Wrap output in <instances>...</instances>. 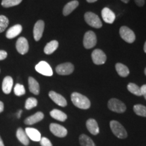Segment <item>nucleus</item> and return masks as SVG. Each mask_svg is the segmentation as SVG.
I'll use <instances>...</instances> for the list:
<instances>
[{"label":"nucleus","mask_w":146,"mask_h":146,"mask_svg":"<svg viewBox=\"0 0 146 146\" xmlns=\"http://www.w3.org/2000/svg\"><path fill=\"white\" fill-rule=\"evenodd\" d=\"M71 100L73 104L80 109L87 110L91 106V102L88 98L79 93H72L71 95Z\"/></svg>","instance_id":"nucleus-1"},{"label":"nucleus","mask_w":146,"mask_h":146,"mask_svg":"<svg viewBox=\"0 0 146 146\" xmlns=\"http://www.w3.org/2000/svg\"><path fill=\"white\" fill-rule=\"evenodd\" d=\"M111 130L115 136L120 139H125L127 137V132L125 127L116 120H112L110 123Z\"/></svg>","instance_id":"nucleus-2"},{"label":"nucleus","mask_w":146,"mask_h":146,"mask_svg":"<svg viewBox=\"0 0 146 146\" xmlns=\"http://www.w3.org/2000/svg\"><path fill=\"white\" fill-rule=\"evenodd\" d=\"M84 18H85V22L94 28L100 29L102 27V23L101 20L100 19L99 16L93 12H86L84 16Z\"/></svg>","instance_id":"nucleus-3"},{"label":"nucleus","mask_w":146,"mask_h":146,"mask_svg":"<svg viewBox=\"0 0 146 146\" xmlns=\"http://www.w3.org/2000/svg\"><path fill=\"white\" fill-rule=\"evenodd\" d=\"M108 107L112 112L117 113H123L127 110L126 105L123 102L120 101L118 99H115V98H112L109 100L108 103Z\"/></svg>","instance_id":"nucleus-4"},{"label":"nucleus","mask_w":146,"mask_h":146,"mask_svg":"<svg viewBox=\"0 0 146 146\" xmlns=\"http://www.w3.org/2000/svg\"><path fill=\"white\" fill-rule=\"evenodd\" d=\"M119 33L122 39L127 43H132L135 40V35L129 27L125 26L120 27Z\"/></svg>","instance_id":"nucleus-5"},{"label":"nucleus","mask_w":146,"mask_h":146,"mask_svg":"<svg viewBox=\"0 0 146 146\" xmlns=\"http://www.w3.org/2000/svg\"><path fill=\"white\" fill-rule=\"evenodd\" d=\"M97 37L94 32L89 31L85 34L83 38V45L86 49H91L96 46Z\"/></svg>","instance_id":"nucleus-6"},{"label":"nucleus","mask_w":146,"mask_h":146,"mask_svg":"<svg viewBox=\"0 0 146 146\" xmlns=\"http://www.w3.org/2000/svg\"><path fill=\"white\" fill-rule=\"evenodd\" d=\"M35 70L40 74L47 76L53 75V70L48 63L45 61H41L35 66Z\"/></svg>","instance_id":"nucleus-7"},{"label":"nucleus","mask_w":146,"mask_h":146,"mask_svg":"<svg viewBox=\"0 0 146 146\" xmlns=\"http://www.w3.org/2000/svg\"><path fill=\"white\" fill-rule=\"evenodd\" d=\"M74 67L72 64L70 62L63 63L57 66L56 68V71L60 75H69L72 74L74 71Z\"/></svg>","instance_id":"nucleus-8"},{"label":"nucleus","mask_w":146,"mask_h":146,"mask_svg":"<svg viewBox=\"0 0 146 146\" xmlns=\"http://www.w3.org/2000/svg\"><path fill=\"white\" fill-rule=\"evenodd\" d=\"M91 58L94 64L97 65L104 64L106 61V55L100 49H96L91 54Z\"/></svg>","instance_id":"nucleus-9"},{"label":"nucleus","mask_w":146,"mask_h":146,"mask_svg":"<svg viewBox=\"0 0 146 146\" xmlns=\"http://www.w3.org/2000/svg\"><path fill=\"white\" fill-rule=\"evenodd\" d=\"M50 129L51 132L55 136L58 137H64L67 135V133H68L67 129L65 127L56 123L50 124Z\"/></svg>","instance_id":"nucleus-10"},{"label":"nucleus","mask_w":146,"mask_h":146,"mask_svg":"<svg viewBox=\"0 0 146 146\" xmlns=\"http://www.w3.org/2000/svg\"><path fill=\"white\" fill-rule=\"evenodd\" d=\"M45 23L41 20L38 21L35 25L33 29V36L34 39L36 41H39L43 35V31H44Z\"/></svg>","instance_id":"nucleus-11"},{"label":"nucleus","mask_w":146,"mask_h":146,"mask_svg":"<svg viewBox=\"0 0 146 146\" xmlns=\"http://www.w3.org/2000/svg\"><path fill=\"white\" fill-rule=\"evenodd\" d=\"M16 47L18 52L20 53L21 54L24 55L27 54L29 51V47L28 41H27L26 38L20 37L16 41Z\"/></svg>","instance_id":"nucleus-12"},{"label":"nucleus","mask_w":146,"mask_h":146,"mask_svg":"<svg viewBox=\"0 0 146 146\" xmlns=\"http://www.w3.org/2000/svg\"><path fill=\"white\" fill-rule=\"evenodd\" d=\"M49 96L52 99L54 102L56 104L60 106L61 107H65L67 105V102L66 99L62 96L58 94V93L55 92L54 91H51L49 93Z\"/></svg>","instance_id":"nucleus-13"},{"label":"nucleus","mask_w":146,"mask_h":146,"mask_svg":"<svg viewBox=\"0 0 146 146\" xmlns=\"http://www.w3.org/2000/svg\"><path fill=\"white\" fill-rule=\"evenodd\" d=\"M102 16L103 20L106 23L112 24L115 21V14L108 8H104L102 10Z\"/></svg>","instance_id":"nucleus-14"},{"label":"nucleus","mask_w":146,"mask_h":146,"mask_svg":"<svg viewBox=\"0 0 146 146\" xmlns=\"http://www.w3.org/2000/svg\"><path fill=\"white\" fill-rule=\"evenodd\" d=\"M25 133H27L29 139L33 141H40L41 139V133L37 129L34 128L27 127L25 129Z\"/></svg>","instance_id":"nucleus-15"},{"label":"nucleus","mask_w":146,"mask_h":146,"mask_svg":"<svg viewBox=\"0 0 146 146\" xmlns=\"http://www.w3.org/2000/svg\"><path fill=\"white\" fill-rule=\"evenodd\" d=\"M86 127L89 132L94 135H97L100 133V129L98 123L94 118H90L87 120Z\"/></svg>","instance_id":"nucleus-16"},{"label":"nucleus","mask_w":146,"mask_h":146,"mask_svg":"<svg viewBox=\"0 0 146 146\" xmlns=\"http://www.w3.org/2000/svg\"><path fill=\"white\" fill-rule=\"evenodd\" d=\"M44 118V114L41 112H37L35 114L32 115V116H29L25 120V123L28 125H34L38 122L41 121Z\"/></svg>","instance_id":"nucleus-17"},{"label":"nucleus","mask_w":146,"mask_h":146,"mask_svg":"<svg viewBox=\"0 0 146 146\" xmlns=\"http://www.w3.org/2000/svg\"><path fill=\"white\" fill-rule=\"evenodd\" d=\"M23 31V27L21 25H16L12 27L6 33V37L8 39H13L18 35L21 34Z\"/></svg>","instance_id":"nucleus-18"},{"label":"nucleus","mask_w":146,"mask_h":146,"mask_svg":"<svg viewBox=\"0 0 146 146\" xmlns=\"http://www.w3.org/2000/svg\"><path fill=\"white\" fill-rule=\"evenodd\" d=\"M13 86V79L11 76H5L2 83V90L5 94H9L11 92Z\"/></svg>","instance_id":"nucleus-19"},{"label":"nucleus","mask_w":146,"mask_h":146,"mask_svg":"<svg viewBox=\"0 0 146 146\" xmlns=\"http://www.w3.org/2000/svg\"><path fill=\"white\" fill-rule=\"evenodd\" d=\"M78 5V1L76 0L70 1L65 5L63 9V14L64 16H66L70 14L71 12H73L75 9L77 8Z\"/></svg>","instance_id":"nucleus-20"},{"label":"nucleus","mask_w":146,"mask_h":146,"mask_svg":"<svg viewBox=\"0 0 146 146\" xmlns=\"http://www.w3.org/2000/svg\"><path fill=\"white\" fill-rule=\"evenodd\" d=\"M29 90L32 94L35 95L39 94L40 87L39 83L34 78L31 77V76L29 78Z\"/></svg>","instance_id":"nucleus-21"},{"label":"nucleus","mask_w":146,"mask_h":146,"mask_svg":"<svg viewBox=\"0 0 146 146\" xmlns=\"http://www.w3.org/2000/svg\"><path fill=\"white\" fill-rule=\"evenodd\" d=\"M16 137L20 142H21L23 145H28L29 144V139L27 136L25 131H24L22 128H18L16 131Z\"/></svg>","instance_id":"nucleus-22"},{"label":"nucleus","mask_w":146,"mask_h":146,"mask_svg":"<svg viewBox=\"0 0 146 146\" xmlns=\"http://www.w3.org/2000/svg\"><path fill=\"white\" fill-rule=\"evenodd\" d=\"M50 116L54 119L59 120V121L64 122L67 119V115L63 112L62 111L59 110L54 109L50 112Z\"/></svg>","instance_id":"nucleus-23"},{"label":"nucleus","mask_w":146,"mask_h":146,"mask_svg":"<svg viewBox=\"0 0 146 146\" xmlns=\"http://www.w3.org/2000/svg\"><path fill=\"white\" fill-rule=\"evenodd\" d=\"M58 45V42L56 40H53V41H50V43H48L47 44L45 45V48H44V52L45 54H46L47 55L52 54V53H54L55 51L57 50Z\"/></svg>","instance_id":"nucleus-24"},{"label":"nucleus","mask_w":146,"mask_h":146,"mask_svg":"<svg viewBox=\"0 0 146 146\" xmlns=\"http://www.w3.org/2000/svg\"><path fill=\"white\" fill-rule=\"evenodd\" d=\"M116 72L122 77H127L129 74V70L127 66L121 63H117L116 64Z\"/></svg>","instance_id":"nucleus-25"},{"label":"nucleus","mask_w":146,"mask_h":146,"mask_svg":"<svg viewBox=\"0 0 146 146\" xmlns=\"http://www.w3.org/2000/svg\"><path fill=\"white\" fill-rule=\"evenodd\" d=\"M79 142L81 146H96L94 141L89 136L85 134L80 135Z\"/></svg>","instance_id":"nucleus-26"},{"label":"nucleus","mask_w":146,"mask_h":146,"mask_svg":"<svg viewBox=\"0 0 146 146\" xmlns=\"http://www.w3.org/2000/svg\"><path fill=\"white\" fill-rule=\"evenodd\" d=\"M127 89L129 91H130L131 94L135 95L137 96H141L142 94L141 91V88L137 85L136 84L130 83L128 84Z\"/></svg>","instance_id":"nucleus-27"},{"label":"nucleus","mask_w":146,"mask_h":146,"mask_svg":"<svg viewBox=\"0 0 146 146\" xmlns=\"http://www.w3.org/2000/svg\"><path fill=\"white\" fill-rule=\"evenodd\" d=\"M133 110L137 115L143 117H146V106L141 104L135 105Z\"/></svg>","instance_id":"nucleus-28"},{"label":"nucleus","mask_w":146,"mask_h":146,"mask_svg":"<svg viewBox=\"0 0 146 146\" xmlns=\"http://www.w3.org/2000/svg\"><path fill=\"white\" fill-rule=\"evenodd\" d=\"M23 0H2L1 5L4 8H10L19 5Z\"/></svg>","instance_id":"nucleus-29"},{"label":"nucleus","mask_w":146,"mask_h":146,"mask_svg":"<svg viewBox=\"0 0 146 146\" xmlns=\"http://www.w3.org/2000/svg\"><path fill=\"white\" fill-rule=\"evenodd\" d=\"M9 25V20L6 16L0 15V33H2L5 30Z\"/></svg>","instance_id":"nucleus-30"},{"label":"nucleus","mask_w":146,"mask_h":146,"mask_svg":"<svg viewBox=\"0 0 146 146\" xmlns=\"http://www.w3.org/2000/svg\"><path fill=\"white\" fill-rule=\"evenodd\" d=\"M37 106V100L35 98H29L27 100L25 103V108L27 110H31Z\"/></svg>","instance_id":"nucleus-31"},{"label":"nucleus","mask_w":146,"mask_h":146,"mask_svg":"<svg viewBox=\"0 0 146 146\" xmlns=\"http://www.w3.org/2000/svg\"><path fill=\"white\" fill-rule=\"evenodd\" d=\"M14 94H15L16 96H23V95L25 94V87L23 86V85H21V84L17 83L15 85L14 89Z\"/></svg>","instance_id":"nucleus-32"},{"label":"nucleus","mask_w":146,"mask_h":146,"mask_svg":"<svg viewBox=\"0 0 146 146\" xmlns=\"http://www.w3.org/2000/svg\"><path fill=\"white\" fill-rule=\"evenodd\" d=\"M40 144L41 146H52V143H51L50 140L47 137H41L40 140Z\"/></svg>","instance_id":"nucleus-33"},{"label":"nucleus","mask_w":146,"mask_h":146,"mask_svg":"<svg viewBox=\"0 0 146 146\" xmlns=\"http://www.w3.org/2000/svg\"><path fill=\"white\" fill-rule=\"evenodd\" d=\"M7 52L4 50H0V60H3L7 58Z\"/></svg>","instance_id":"nucleus-34"},{"label":"nucleus","mask_w":146,"mask_h":146,"mask_svg":"<svg viewBox=\"0 0 146 146\" xmlns=\"http://www.w3.org/2000/svg\"><path fill=\"white\" fill-rule=\"evenodd\" d=\"M135 2L137 5L142 7L145 4V0H135Z\"/></svg>","instance_id":"nucleus-35"},{"label":"nucleus","mask_w":146,"mask_h":146,"mask_svg":"<svg viewBox=\"0 0 146 146\" xmlns=\"http://www.w3.org/2000/svg\"><path fill=\"white\" fill-rule=\"evenodd\" d=\"M140 88H141L142 96H143L144 98H145V99L146 100V84L145 85H142V87H140Z\"/></svg>","instance_id":"nucleus-36"},{"label":"nucleus","mask_w":146,"mask_h":146,"mask_svg":"<svg viewBox=\"0 0 146 146\" xmlns=\"http://www.w3.org/2000/svg\"><path fill=\"white\" fill-rule=\"evenodd\" d=\"M3 109H4V105H3V103L2 102L0 101V113L3 112Z\"/></svg>","instance_id":"nucleus-37"},{"label":"nucleus","mask_w":146,"mask_h":146,"mask_svg":"<svg viewBox=\"0 0 146 146\" xmlns=\"http://www.w3.org/2000/svg\"><path fill=\"white\" fill-rule=\"evenodd\" d=\"M22 112H23V110H19V112H18V114H17V117H18V118H21V114H22Z\"/></svg>","instance_id":"nucleus-38"},{"label":"nucleus","mask_w":146,"mask_h":146,"mask_svg":"<svg viewBox=\"0 0 146 146\" xmlns=\"http://www.w3.org/2000/svg\"><path fill=\"white\" fill-rule=\"evenodd\" d=\"M0 146H5L4 143H3V142L2 139H1V137H0Z\"/></svg>","instance_id":"nucleus-39"},{"label":"nucleus","mask_w":146,"mask_h":146,"mask_svg":"<svg viewBox=\"0 0 146 146\" xmlns=\"http://www.w3.org/2000/svg\"><path fill=\"white\" fill-rule=\"evenodd\" d=\"M97 1H98V0H87V1L88 3H94V2H96Z\"/></svg>","instance_id":"nucleus-40"},{"label":"nucleus","mask_w":146,"mask_h":146,"mask_svg":"<svg viewBox=\"0 0 146 146\" xmlns=\"http://www.w3.org/2000/svg\"><path fill=\"white\" fill-rule=\"evenodd\" d=\"M143 50H144V52H145V53H146V41H145V44H144V47H143Z\"/></svg>","instance_id":"nucleus-41"},{"label":"nucleus","mask_w":146,"mask_h":146,"mask_svg":"<svg viewBox=\"0 0 146 146\" xmlns=\"http://www.w3.org/2000/svg\"><path fill=\"white\" fill-rule=\"evenodd\" d=\"M121 1H123L124 3H127L129 2V0H121Z\"/></svg>","instance_id":"nucleus-42"},{"label":"nucleus","mask_w":146,"mask_h":146,"mask_svg":"<svg viewBox=\"0 0 146 146\" xmlns=\"http://www.w3.org/2000/svg\"><path fill=\"white\" fill-rule=\"evenodd\" d=\"M144 73H145V76H146V68H145V70H144Z\"/></svg>","instance_id":"nucleus-43"}]
</instances>
